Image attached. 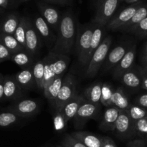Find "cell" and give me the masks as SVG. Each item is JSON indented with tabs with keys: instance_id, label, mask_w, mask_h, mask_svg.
Wrapping results in <instances>:
<instances>
[{
	"instance_id": "29",
	"label": "cell",
	"mask_w": 147,
	"mask_h": 147,
	"mask_svg": "<svg viewBox=\"0 0 147 147\" xmlns=\"http://www.w3.org/2000/svg\"><path fill=\"white\" fill-rule=\"evenodd\" d=\"M21 116H18L11 111L6 109L0 111V127L8 128L17 124L22 119Z\"/></svg>"
},
{
	"instance_id": "26",
	"label": "cell",
	"mask_w": 147,
	"mask_h": 147,
	"mask_svg": "<svg viewBox=\"0 0 147 147\" xmlns=\"http://www.w3.org/2000/svg\"><path fill=\"white\" fill-rule=\"evenodd\" d=\"M131 104V103L129 101V96L121 87L115 89L113 97V106L121 111H126Z\"/></svg>"
},
{
	"instance_id": "38",
	"label": "cell",
	"mask_w": 147,
	"mask_h": 147,
	"mask_svg": "<svg viewBox=\"0 0 147 147\" xmlns=\"http://www.w3.org/2000/svg\"><path fill=\"white\" fill-rule=\"evenodd\" d=\"M62 144L64 147H87L78 140L75 139L71 134H66L62 141Z\"/></svg>"
},
{
	"instance_id": "8",
	"label": "cell",
	"mask_w": 147,
	"mask_h": 147,
	"mask_svg": "<svg viewBox=\"0 0 147 147\" xmlns=\"http://www.w3.org/2000/svg\"><path fill=\"white\" fill-rule=\"evenodd\" d=\"M7 109L24 119L37 114L40 111V103L33 99L21 98L13 102Z\"/></svg>"
},
{
	"instance_id": "22",
	"label": "cell",
	"mask_w": 147,
	"mask_h": 147,
	"mask_svg": "<svg viewBox=\"0 0 147 147\" xmlns=\"http://www.w3.org/2000/svg\"><path fill=\"white\" fill-rule=\"evenodd\" d=\"M86 100V98L83 97V96L77 94L73 98H72L70 101L67 102L65 105L62 111H63L67 121H70L71 119H75L80 106Z\"/></svg>"
},
{
	"instance_id": "24",
	"label": "cell",
	"mask_w": 147,
	"mask_h": 147,
	"mask_svg": "<svg viewBox=\"0 0 147 147\" xmlns=\"http://www.w3.org/2000/svg\"><path fill=\"white\" fill-rule=\"evenodd\" d=\"M10 60L22 68L32 67L35 63L34 56L32 55L26 50H22L12 54Z\"/></svg>"
},
{
	"instance_id": "17",
	"label": "cell",
	"mask_w": 147,
	"mask_h": 147,
	"mask_svg": "<svg viewBox=\"0 0 147 147\" xmlns=\"http://www.w3.org/2000/svg\"><path fill=\"white\" fill-rule=\"evenodd\" d=\"M122 84L126 88L132 90H139L142 88V75L140 68H131L122 75L119 79Z\"/></svg>"
},
{
	"instance_id": "44",
	"label": "cell",
	"mask_w": 147,
	"mask_h": 147,
	"mask_svg": "<svg viewBox=\"0 0 147 147\" xmlns=\"http://www.w3.org/2000/svg\"><path fill=\"white\" fill-rule=\"evenodd\" d=\"M101 147H117L114 141L109 136H103Z\"/></svg>"
},
{
	"instance_id": "6",
	"label": "cell",
	"mask_w": 147,
	"mask_h": 147,
	"mask_svg": "<svg viewBox=\"0 0 147 147\" xmlns=\"http://www.w3.org/2000/svg\"><path fill=\"white\" fill-rule=\"evenodd\" d=\"M121 0H102L96 5V14L93 22L106 27L115 15Z\"/></svg>"
},
{
	"instance_id": "15",
	"label": "cell",
	"mask_w": 147,
	"mask_h": 147,
	"mask_svg": "<svg viewBox=\"0 0 147 147\" xmlns=\"http://www.w3.org/2000/svg\"><path fill=\"white\" fill-rule=\"evenodd\" d=\"M131 47V45L123 43L115 47L111 51L109 52L108 57L104 63V70L106 71L116 67L119 62L121 60L123 56L127 53L128 50Z\"/></svg>"
},
{
	"instance_id": "31",
	"label": "cell",
	"mask_w": 147,
	"mask_h": 147,
	"mask_svg": "<svg viewBox=\"0 0 147 147\" xmlns=\"http://www.w3.org/2000/svg\"><path fill=\"white\" fill-rule=\"evenodd\" d=\"M146 17H147V3L143 4L138 9L136 14H134L133 18L131 20V21L128 24H126L121 30L128 32L131 29L137 25L139 23H140Z\"/></svg>"
},
{
	"instance_id": "18",
	"label": "cell",
	"mask_w": 147,
	"mask_h": 147,
	"mask_svg": "<svg viewBox=\"0 0 147 147\" xmlns=\"http://www.w3.org/2000/svg\"><path fill=\"white\" fill-rule=\"evenodd\" d=\"M120 112L121 110L115 106L106 108L99 124L100 129L105 131H114L115 125Z\"/></svg>"
},
{
	"instance_id": "51",
	"label": "cell",
	"mask_w": 147,
	"mask_h": 147,
	"mask_svg": "<svg viewBox=\"0 0 147 147\" xmlns=\"http://www.w3.org/2000/svg\"><path fill=\"white\" fill-rule=\"evenodd\" d=\"M27 1H29V0H19V2H24Z\"/></svg>"
},
{
	"instance_id": "9",
	"label": "cell",
	"mask_w": 147,
	"mask_h": 147,
	"mask_svg": "<svg viewBox=\"0 0 147 147\" xmlns=\"http://www.w3.org/2000/svg\"><path fill=\"white\" fill-rule=\"evenodd\" d=\"M114 132L122 139H130L136 136L134 122L126 111H121L115 125Z\"/></svg>"
},
{
	"instance_id": "49",
	"label": "cell",
	"mask_w": 147,
	"mask_h": 147,
	"mask_svg": "<svg viewBox=\"0 0 147 147\" xmlns=\"http://www.w3.org/2000/svg\"><path fill=\"white\" fill-rule=\"evenodd\" d=\"M141 71L143 73H145V74H147V66H145V67H143L142 66V67H140Z\"/></svg>"
},
{
	"instance_id": "52",
	"label": "cell",
	"mask_w": 147,
	"mask_h": 147,
	"mask_svg": "<svg viewBox=\"0 0 147 147\" xmlns=\"http://www.w3.org/2000/svg\"><path fill=\"white\" fill-rule=\"evenodd\" d=\"M3 10H4V9H1V7H0V14H1V13L3 12Z\"/></svg>"
},
{
	"instance_id": "50",
	"label": "cell",
	"mask_w": 147,
	"mask_h": 147,
	"mask_svg": "<svg viewBox=\"0 0 147 147\" xmlns=\"http://www.w3.org/2000/svg\"><path fill=\"white\" fill-rule=\"evenodd\" d=\"M102 0H95V3H96V5H97L98 4L99 2H100V1H101Z\"/></svg>"
},
{
	"instance_id": "2",
	"label": "cell",
	"mask_w": 147,
	"mask_h": 147,
	"mask_svg": "<svg viewBox=\"0 0 147 147\" xmlns=\"http://www.w3.org/2000/svg\"><path fill=\"white\" fill-rule=\"evenodd\" d=\"M43 58L45 62L44 77L45 88L55 78L64 76L65 72L70 64V60L68 55L57 54L52 51L49 52L48 54Z\"/></svg>"
},
{
	"instance_id": "47",
	"label": "cell",
	"mask_w": 147,
	"mask_h": 147,
	"mask_svg": "<svg viewBox=\"0 0 147 147\" xmlns=\"http://www.w3.org/2000/svg\"><path fill=\"white\" fill-rule=\"evenodd\" d=\"M142 88H143L144 90H146L147 91V74H145V73H143L142 72Z\"/></svg>"
},
{
	"instance_id": "11",
	"label": "cell",
	"mask_w": 147,
	"mask_h": 147,
	"mask_svg": "<svg viewBox=\"0 0 147 147\" xmlns=\"http://www.w3.org/2000/svg\"><path fill=\"white\" fill-rule=\"evenodd\" d=\"M136 55V47L135 45H131L127 53L121 59L119 64L114 67L113 76L116 80H119L122 75L134 67L135 57Z\"/></svg>"
},
{
	"instance_id": "12",
	"label": "cell",
	"mask_w": 147,
	"mask_h": 147,
	"mask_svg": "<svg viewBox=\"0 0 147 147\" xmlns=\"http://www.w3.org/2000/svg\"><path fill=\"white\" fill-rule=\"evenodd\" d=\"M4 100L16 101L22 98L23 90L16 80L14 76H4Z\"/></svg>"
},
{
	"instance_id": "13",
	"label": "cell",
	"mask_w": 147,
	"mask_h": 147,
	"mask_svg": "<svg viewBox=\"0 0 147 147\" xmlns=\"http://www.w3.org/2000/svg\"><path fill=\"white\" fill-rule=\"evenodd\" d=\"M37 7L40 11L42 17L47 22L52 30L55 32H57L60 26V17L59 11L54 7L45 4V3H37Z\"/></svg>"
},
{
	"instance_id": "19",
	"label": "cell",
	"mask_w": 147,
	"mask_h": 147,
	"mask_svg": "<svg viewBox=\"0 0 147 147\" xmlns=\"http://www.w3.org/2000/svg\"><path fill=\"white\" fill-rule=\"evenodd\" d=\"M64 76H60L59 77L55 78L53 81L47 84L43 89L45 96L53 107H55V106L56 100H57L59 92L61 89L62 85H63V80H64Z\"/></svg>"
},
{
	"instance_id": "55",
	"label": "cell",
	"mask_w": 147,
	"mask_h": 147,
	"mask_svg": "<svg viewBox=\"0 0 147 147\" xmlns=\"http://www.w3.org/2000/svg\"><path fill=\"white\" fill-rule=\"evenodd\" d=\"M146 142H147V137H146Z\"/></svg>"
},
{
	"instance_id": "34",
	"label": "cell",
	"mask_w": 147,
	"mask_h": 147,
	"mask_svg": "<svg viewBox=\"0 0 147 147\" xmlns=\"http://www.w3.org/2000/svg\"><path fill=\"white\" fill-rule=\"evenodd\" d=\"M128 115L134 122L137 121L138 120L147 117V110L136 104H131L129 109L126 111Z\"/></svg>"
},
{
	"instance_id": "40",
	"label": "cell",
	"mask_w": 147,
	"mask_h": 147,
	"mask_svg": "<svg viewBox=\"0 0 147 147\" xmlns=\"http://www.w3.org/2000/svg\"><path fill=\"white\" fill-rule=\"evenodd\" d=\"M134 104L138 105L147 110V93L138 96L135 99Z\"/></svg>"
},
{
	"instance_id": "56",
	"label": "cell",
	"mask_w": 147,
	"mask_h": 147,
	"mask_svg": "<svg viewBox=\"0 0 147 147\" xmlns=\"http://www.w3.org/2000/svg\"><path fill=\"white\" fill-rule=\"evenodd\" d=\"M121 1H125V0H121Z\"/></svg>"
},
{
	"instance_id": "46",
	"label": "cell",
	"mask_w": 147,
	"mask_h": 147,
	"mask_svg": "<svg viewBox=\"0 0 147 147\" xmlns=\"http://www.w3.org/2000/svg\"><path fill=\"white\" fill-rule=\"evenodd\" d=\"M147 62V42L145 45L143 51H142V65L145 64Z\"/></svg>"
},
{
	"instance_id": "36",
	"label": "cell",
	"mask_w": 147,
	"mask_h": 147,
	"mask_svg": "<svg viewBox=\"0 0 147 147\" xmlns=\"http://www.w3.org/2000/svg\"><path fill=\"white\" fill-rule=\"evenodd\" d=\"M128 32H131L140 37H147V17L142 20L140 23L131 29Z\"/></svg>"
},
{
	"instance_id": "48",
	"label": "cell",
	"mask_w": 147,
	"mask_h": 147,
	"mask_svg": "<svg viewBox=\"0 0 147 147\" xmlns=\"http://www.w3.org/2000/svg\"><path fill=\"white\" fill-rule=\"evenodd\" d=\"M126 3L128 4H134V3H136V2H139V1H142V0H125Z\"/></svg>"
},
{
	"instance_id": "53",
	"label": "cell",
	"mask_w": 147,
	"mask_h": 147,
	"mask_svg": "<svg viewBox=\"0 0 147 147\" xmlns=\"http://www.w3.org/2000/svg\"><path fill=\"white\" fill-rule=\"evenodd\" d=\"M142 66H143V67H145V66H147V62H146V63H145V64L142 65Z\"/></svg>"
},
{
	"instance_id": "3",
	"label": "cell",
	"mask_w": 147,
	"mask_h": 147,
	"mask_svg": "<svg viewBox=\"0 0 147 147\" xmlns=\"http://www.w3.org/2000/svg\"><path fill=\"white\" fill-rule=\"evenodd\" d=\"M94 24L78 25V33L76 42V50L79 63L87 67L89 63V53L90 50L91 38Z\"/></svg>"
},
{
	"instance_id": "45",
	"label": "cell",
	"mask_w": 147,
	"mask_h": 147,
	"mask_svg": "<svg viewBox=\"0 0 147 147\" xmlns=\"http://www.w3.org/2000/svg\"><path fill=\"white\" fill-rule=\"evenodd\" d=\"M4 76H3L1 73H0V101H1V100H3L4 99Z\"/></svg>"
},
{
	"instance_id": "1",
	"label": "cell",
	"mask_w": 147,
	"mask_h": 147,
	"mask_svg": "<svg viewBox=\"0 0 147 147\" xmlns=\"http://www.w3.org/2000/svg\"><path fill=\"white\" fill-rule=\"evenodd\" d=\"M77 33L76 17L71 11H66L61 16L56 41L51 51L60 55H70L76 45Z\"/></svg>"
},
{
	"instance_id": "10",
	"label": "cell",
	"mask_w": 147,
	"mask_h": 147,
	"mask_svg": "<svg viewBox=\"0 0 147 147\" xmlns=\"http://www.w3.org/2000/svg\"><path fill=\"white\" fill-rule=\"evenodd\" d=\"M41 40L33 22L28 17L25 39V50L35 57L41 47Z\"/></svg>"
},
{
	"instance_id": "16",
	"label": "cell",
	"mask_w": 147,
	"mask_h": 147,
	"mask_svg": "<svg viewBox=\"0 0 147 147\" xmlns=\"http://www.w3.org/2000/svg\"><path fill=\"white\" fill-rule=\"evenodd\" d=\"M100 106L94 104L86 100L80 106L75 119L79 125L85 123L86 121L92 119H94L98 113Z\"/></svg>"
},
{
	"instance_id": "23",
	"label": "cell",
	"mask_w": 147,
	"mask_h": 147,
	"mask_svg": "<svg viewBox=\"0 0 147 147\" xmlns=\"http://www.w3.org/2000/svg\"><path fill=\"white\" fill-rule=\"evenodd\" d=\"M72 136L86 145L87 147H101L103 137L96 136L87 131H76L71 134Z\"/></svg>"
},
{
	"instance_id": "32",
	"label": "cell",
	"mask_w": 147,
	"mask_h": 147,
	"mask_svg": "<svg viewBox=\"0 0 147 147\" xmlns=\"http://www.w3.org/2000/svg\"><path fill=\"white\" fill-rule=\"evenodd\" d=\"M115 89L116 88H114L110 83H104L102 85L100 103L105 107L113 106V97Z\"/></svg>"
},
{
	"instance_id": "14",
	"label": "cell",
	"mask_w": 147,
	"mask_h": 147,
	"mask_svg": "<svg viewBox=\"0 0 147 147\" xmlns=\"http://www.w3.org/2000/svg\"><path fill=\"white\" fill-rule=\"evenodd\" d=\"M32 22L40 38L47 44H52L54 46L56 41L55 36L53 34V30L44 18L42 16H37Z\"/></svg>"
},
{
	"instance_id": "21",
	"label": "cell",
	"mask_w": 147,
	"mask_h": 147,
	"mask_svg": "<svg viewBox=\"0 0 147 147\" xmlns=\"http://www.w3.org/2000/svg\"><path fill=\"white\" fill-rule=\"evenodd\" d=\"M21 16L17 13L7 14L0 22V32L14 35L20 23Z\"/></svg>"
},
{
	"instance_id": "27",
	"label": "cell",
	"mask_w": 147,
	"mask_h": 147,
	"mask_svg": "<svg viewBox=\"0 0 147 147\" xmlns=\"http://www.w3.org/2000/svg\"><path fill=\"white\" fill-rule=\"evenodd\" d=\"M93 24H94V27H93V34H92L90 50V53H89V60H90L94 52L96 51V49L100 46L103 40H104L103 37H104L105 34V29L106 28V27H103V26H100L99 24H95V23H93Z\"/></svg>"
},
{
	"instance_id": "54",
	"label": "cell",
	"mask_w": 147,
	"mask_h": 147,
	"mask_svg": "<svg viewBox=\"0 0 147 147\" xmlns=\"http://www.w3.org/2000/svg\"><path fill=\"white\" fill-rule=\"evenodd\" d=\"M55 147H64V146H55Z\"/></svg>"
},
{
	"instance_id": "41",
	"label": "cell",
	"mask_w": 147,
	"mask_h": 147,
	"mask_svg": "<svg viewBox=\"0 0 147 147\" xmlns=\"http://www.w3.org/2000/svg\"><path fill=\"white\" fill-rule=\"evenodd\" d=\"M19 0H0V7L3 9H11L17 5Z\"/></svg>"
},
{
	"instance_id": "25",
	"label": "cell",
	"mask_w": 147,
	"mask_h": 147,
	"mask_svg": "<svg viewBox=\"0 0 147 147\" xmlns=\"http://www.w3.org/2000/svg\"><path fill=\"white\" fill-rule=\"evenodd\" d=\"M102 85L100 82H96L89 86L84 90L83 97L86 100L94 104L100 105V98H101Z\"/></svg>"
},
{
	"instance_id": "42",
	"label": "cell",
	"mask_w": 147,
	"mask_h": 147,
	"mask_svg": "<svg viewBox=\"0 0 147 147\" xmlns=\"http://www.w3.org/2000/svg\"><path fill=\"white\" fill-rule=\"evenodd\" d=\"M127 147H146V142L142 139H134L128 143Z\"/></svg>"
},
{
	"instance_id": "4",
	"label": "cell",
	"mask_w": 147,
	"mask_h": 147,
	"mask_svg": "<svg viewBox=\"0 0 147 147\" xmlns=\"http://www.w3.org/2000/svg\"><path fill=\"white\" fill-rule=\"evenodd\" d=\"M112 39L111 37L104 38L101 44L92 55L86 70V76L89 78H94L98 73L102 65L105 63L109 53Z\"/></svg>"
},
{
	"instance_id": "30",
	"label": "cell",
	"mask_w": 147,
	"mask_h": 147,
	"mask_svg": "<svg viewBox=\"0 0 147 147\" xmlns=\"http://www.w3.org/2000/svg\"><path fill=\"white\" fill-rule=\"evenodd\" d=\"M0 43L2 44L4 47H7L11 54L17 53V52L25 50L22 46L18 42L14 35L4 34L0 32Z\"/></svg>"
},
{
	"instance_id": "5",
	"label": "cell",
	"mask_w": 147,
	"mask_h": 147,
	"mask_svg": "<svg viewBox=\"0 0 147 147\" xmlns=\"http://www.w3.org/2000/svg\"><path fill=\"white\" fill-rule=\"evenodd\" d=\"M77 94V80L73 74L68 73L64 77L63 83L56 100L55 109L62 110L65 105Z\"/></svg>"
},
{
	"instance_id": "35",
	"label": "cell",
	"mask_w": 147,
	"mask_h": 147,
	"mask_svg": "<svg viewBox=\"0 0 147 147\" xmlns=\"http://www.w3.org/2000/svg\"><path fill=\"white\" fill-rule=\"evenodd\" d=\"M67 121L62 110H55L53 116V125L54 129L57 132H62L65 130Z\"/></svg>"
},
{
	"instance_id": "33",
	"label": "cell",
	"mask_w": 147,
	"mask_h": 147,
	"mask_svg": "<svg viewBox=\"0 0 147 147\" xmlns=\"http://www.w3.org/2000/svg\"><path fill=\"white\" fill-rule=\"evenodd\" d=\"M28 17L25 16H22L20 18V23L14 32V36L18 42L25 50V39H26V31H27V24Z\"/></svg>"
},
{
	"instance_id": "39",
	"label": "cell",
	"mask_w": 147,
	"mask_h": 147,
	"mask_svg": "<svg viewBox=\"0 0 147 147\" xmlns=\"http://www.w3.org/2000/svg\"><path fill=\"white\" fill-rule=\"evenodd\" d=\"M11 53L8 49L0 43V63L7 60H10Z\"/></svg>"
},
{
	"instance_id": "20",
	"label": "cell",
	"mask_w": 147,
	"mask_h": 147,
	"mask_svg": "<svg viewBox=\"0 0 147 147\" xmlns=\"http://www.w3.org/2000/svg\"><path fill=\"white\" fill-rule=\"evenodd\" d=\"M14 78L23 90H31L36 86L32 67L22 68L14 75Z\"/></svg>"
},
{
	"instance_id": "43",
	"label": "cell",
	"mask_w": 147,
	"mask_h": 147,
	"mask_svg": "<svg viewBox=\"0 0 147 147\" xmlns=\"http://www.w3.org/2000/svg\"><path fill=\"white\" fill-rule=\"evenodd\" d=\"M43 1L61 6H70L73 4V0H43Z\"/></svg>"
},
{
	"instance_id": "37",
	"label": "cell",
	"mask_w": 147,
	"mask_h": 147,
	"mask_svg": "<svg viewBox=\"0 0 147 147\" xmlns=\"http://www.w3.org/2000/svg\"><path fill=\"white\" fill-rule=\"evenodd\" d=\"M136 135L147 137V117L134 122Z\"/></svg>"
},
{
	"instance_id": "28",
	"label": "cell",
	"mask_w": 147,
	"mask_h": 147,
	"mask_svg": "<svg viewBox=\"0 0 147 147\" xmlns=\"http://www.w3.org/2000/svg\"><path fill=\"white\" fill-rule=\"evenodd\" d=\"M45 66V62L44 58L37 60L32 66V73L35 80L36 87L38 90L42 91L44 88Z\"/></svg>"
},
{
	"instance_id": "7",
	"label": "cell",
	"mask_w": 147,
	"mask_h": 147,
	"mask_svg": "<svg viewBox=\"0 0 147 147\" xmlns=\"http://www.w3.org/2000/svg\"><path fill=\"white\" fill-rule=\"evenodd\" d=\"M142 1L134 3L129 7H126L123 10L115 14L111 21L106 26V28L112 31L121 30L126 24L131 21L134 14H136L138 9L143 4Z\"/></svg>"
}]
</instances>
